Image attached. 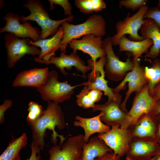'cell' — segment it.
<instances>
[{
    "instance_id": "cell-8",
    "label": "cell",
    "mask_w": 160,
    "mask_h": 160,
    "mask_svg": "<svg viewBox=\"0 0 160 160\" xmlns=\"http://www.w3.org/2000/svg\"><path fill=\"white\" fill-rule=\"evenodd\" d=\"M134 67L132 71L128 72L121 82L112 90L115 94L119 93L120 91L125 89L126 84H128V90L125 93V97L123 101L120 104V108L124 112L128 113L126 108L127 102L131 94L133 92L139 91L148 84V80L145 75V67L140 65V59H132Z\"/></svg>"
},
{
    "instance_id": "cell-9",
    "label": "cell",
    "mask_w": 160,
    "mask_h": 160,
    "mask_svg": "<svg viewBox=\"0 0 160 160\" xmlns=\"http://www.w3.org/2000/svg\"><path fill=\"white\" fill-rule=\"evenodd\" d=\"M106 61L105 57L100 58L98 61H94L91 58L87 61L88 66L92 68L91 72L87 76L88 80L81 84L90 88H95L103 91L104 95L108 97V100H113L121 104L122 96L119 93H114L112 88L108 85V81L105 78V72L104 69Z\"/></svg>"
},
{
    "instance_id": "cell-24",
    "label": "cell",
    "mask_w": 160,
    "mask_h": 160,
    "mask_svg": "<svg viewBox=\"0 0 160 160\" xmlns=\"http://www.w3.org/2000/svg\"><path fill=\"white\" fill-rule=\"evenodd\" d=\"M82 151L81 160H93L108 152H113L103 141L96 136L92 137L87 142H84Z\"/></svg>"
},
{
    "instance_id": "cell-10",
    "label": "cell",
    "mask_w": 160,
    "mask_h": 160,
    "mask_svg": "<svg viewBox=\"0 0 160 160\" xmlns=\"http://www.w3.org/2000/svg\"><path fill=\"white\" fill-rule=\"evenodd\" d=\"M2 20L6 23L4 27L0 28V33H10L19 38H30L33 42L40 39L41 31L39 28L32 26L29 21H25L21 23L18 15L7 12Z\"/></svg>"
},
{
    "instance_id": "cell-28",
    "label": "cell",
    "mask_w": 160,
    "mask_h": 160,
    "mask_svg": "<svg viewBox=\"0 0 160 160\" xmlns=\"http://www.w3.org/2000/svg\"><path fill=\"white\" fill-rule=\"evenodd\" d=\"M76 102L77 105L84 109L93 108L95 101L89 89L84 86L81 92L76 95Z\"/></svg>"
},
{
    "instance_id": "cell-22",
    "label": "cell",
    "mask_w": 160,
    "mask_h": 160,
    "mask_svg": "<svg viewBox=\"0 0 160 160\" xmlns=\"http://www.w3.org/2000/svg\"><path fill=\"white\" fill-rule=\"evenodd\" d=\"M140 34L143 39H150L153 42V45L145 57L154 59L157 58L160 54V30L154 21L150 19H145Z\"/></svg>"
},
{
    "instance_id": "cell-30",
    "label": "cell",
    "mask_w": 160,
    "mask_h": 160,
    "mask_svg": "<svg viewBox=\"0 0 160 160\" xmlns=\"http://www.w3.org/2000/svg\"><path fill=\"white\" fill-rule=\"evenodd\" d=\"M148 0H121L119 1V7H123L132 11L138 10L146 5Z\"/></svg>"
},
{
    "instance_id": "cell-43",
    "label": "cell",
    "mask_w": 160,
    "mask_h": 160,
    "mask_svg": "<svg viewBox=\"0 0 160 160\" xmlns=\"http://www.w3.org/2000/svg\"><path fill=\"white\" fill-rule=\"evenodd\" d=\"M158 155H160V151H159V153Z\"/></svg>"
},
{
    "instance_id": "cell-12",
    "label": "cell",
    "mask_w": 160,
    "mask_h": 160,
    "mask_svg": "<svg viewBox=\"0 0 160 160\" xmlns=\"http://www.w3.org/2000/svg\"><path fill=\"white\" fill-rule=\"evenodd\" d=\"M97 136L120 157L123 156L128 149L132 139L129 128H121L119 126L111 127L110 130Z\"/></svg>"
},
{
    "instance_id": "cell-29",
    "label": "cell",
    "mask_w": 160,
    "mask_h": 160,
    "mask_svg": "<svg viewBox=\"0 0 160 160\" xmlns=\"http://www.w3.org/2000/svg\"><path fill=\"white\" fill-rule=\"evenodd\" d=\"M27 122L34 121L40 117L43 114L44 110L41 105L34 101H30L28 104Z\"/></svg>"
},
{
    "instance_id": "cell-44",
    "label": "cell",
    "mask_w": 160,
    "mask_h": 160,
    "mask_svg": "<svg viewBox=\"0 0 160 160\" xmlns=\"http://www.w3.org/2000/svg\"><path fill=\"white\" fill-rule=\"evenodd\" d=\"M151 160V159H150V160Z\"/></svg>"
},
{
    "instance_id": "cell-42",
    "label": "cell",
    "mask_w": 160,
    "mask_h": 160,
    "mask_svg": "<svg viewBox=\"0 0 160 160\" xmlns=\"http://www.w3.org/2000/svg\"><path fill=\"white\" fill-rule=\"evenodd\" d=\"M126 160H131L126 157Z\"/></svg>"
},
{
    "instance_id": "cell-35",
    "label": "cell",
    "mask_w": 160,
    "mask_h": 160,
    "mask_svg": "<svg viewBox=\"0 0 160 160\" xmlns=\"http://www.w3.org/2000/svg\"><path fill=\"white\" fill-rule=\"evenodd\" d=\"M93 160H121V157L115 155L113 152H108L104 155L95 158Z\"/></svg>"
},
{
    "instance_id": "cell-13",
    "label": "cell",
    "mask_w": 160,
    "mask_h": 160,
    "mask_svg": "<svg viewBox=\"0 0 160 160\" xmlns=\"http://www.w3.org/2000/svg\"><path fill=\"white\" fill-rule=\"evenodd\" d=\"M120 104L111 100L103 104H95L93 111L102 112L100 117L101 121L108 126H119L121 128H128L129 126L127 113L120 108Z\"/></svg>"
},
{
    "instance_id": "cell-31",
    "label": "cell",
    "mask_w": 160,
    "mask_h": 160,
    "mask_svg": "<svg viewBox=\"0 0 160 160\" xmlns=\"http://www.w3.org/2000/svg\"><path fill=\"white\" fill-rule=\"evenodd\" d=\"M50 3L49 10H51L55 8L54 4L59 5L61 6L63 8L65 15L69 16L71 15L72 7L71 4L68 0H48Z\"/></svg>"
},
{
    "instance_id": "cell-39",
    "label": "cell",
    "mask_w": 160,
    "mask_h": 160,
    "mask_svg": "<svg viewBox=\"0 0 160 160\" xmlns=\"http://www.w3.org/2000/svg\"><path fill=\"white\" fill-rule=\"evenodd\" d=\"M151 160H160V155H157L151 159Z\"/></svg>"
},
{
    "instance_id": "cell-19",
    "label": "cell",
    "mask_w": 160,
    "mask_h": 160,
    "mask_svg": "<svg viewBox=\"0 0 160 160\" xmlns=\"http://www.w3.org/2000/svg\"><path fill=\"white\" fill-rule=\"evenodd\" d=\"M49 71L48 67L25 70L17 74L12 82V85L14 87L36 88L45 83Z\"/></svg>"
},
{
    "instance_id": "cell-37",
    "label": "cell",
    "mask_w": 160,
    "mask_h": 160,
    "mask_svg": "<svg viewBox=\"0 0 160 160\" xmlns=\"http://www.w3.org/2000/svg\"><path fill=\"white\" fill-rule=\"evenodd\" d=\"M152 97L155 101L160 100V82L155 88Z\"/></svg>"
},
{
    "instance_id": "cell-36",
    "label": "cell",
    "mask_w": 160,
    "mask_h": 160,
    "mask_svg": "<svg viewBox=\"0 0 160 160\" xmlns=\"http://www.w3.org/2000/svg\"><path fill=\"white\" fill-rule=\"evenodd\" d=\"M158 121L155 139L160 145V114L158 115Z\"/></svg>"
},
{
    "instance_id": "cell-14",
    "label": "cell",
    "mask_w": 160,
    "mask_h": 160,
    "mask_svg": "<svg viewBox=\"0 0 160 160\" xmlns=\"http://www.w3.org/2000/svg\"><path fill=\"white\" fill-rule=\"evenodd\" d=\"M34 60L39 63L45 65L53 64L64 75L68 74V73L65 71V68L70 70L72 69V67H74L77 71L81 72L82 74V76L86 79V73L92 70L90 67L85 65V62L81 58L77 53L73 52L69 55L61 52L59 56H52L49 60L47 61L41 60L38 57H34Z\"/></svg>"
},
{
    "instance_id": "cell-2",
    "label": "cell",
    "mask_w": 160,
    "mask_h": 160,
    "mask_svg": "<svg viewBox=\"0 0 160 160\" xmlns=\"http://www.w3.org/2000/svg\"><path fill=\"white\" fill-rule=\"evenodd\" d=\"M61 25L64 34L59 49L64 53L66 52V48L69 43L73 39L89 34L102 37L106 32L105 20L101 15L98 14L90 15L86 21L80 24L74 25L66 21Z\"/></svg>"
},
{
    "instance_id": "cell-33",
    "label": "cell",
    "mask_w": 160,
    "mask_h": 160,
    "mask_svg": "<svg viewBox=\"0 0 160 160\" xmlns=\"http://www.w3.org/2000/svg\"><path fill=\"white\" fill-rule=\"evenodd\" d=\"M13 105L12 101L8 99L5 100L0 105V124H3L4 122L5 112L7 109Z\"/></svg>"
},
{
    "instance_id": "cell-6",
    "label": "cell",
    "mask_w": 160,
    "mask_h": 160,
    "mask_svg": "<svg viewBox=\"0 0 160 160\" xmlns=\"http://www.w3.org/2000/svg\"><path fill=\"white\" fill-rule=\"evenodd\" d=\"M111 37L108 36L103 40V48L105 51L106 63L104 65L105 73L110 80H122L126 74L134 67L132 60L129 57L123 62L115 55L112 47Z\"/></svg>"
},
{
    "instance_id": "cell-4",
    "label": "cell",
    "mask_w": 160,
    "mask_h": 160,
    "mask_svg": "<svg viewBox=\"0 0 160 160\" xmlns=\"http://www.w3.org/2000/svg\"><path fill=\"white\" fill-rule=\"evenodd\" d=\"M58 73L55 70L49 71L45 83L36 88L42 99L52 101L58 104L69 100L74 93V89L80 84L72 86L67 81H59Z\"/></svg>"
},
{
    "instance_id": "cell-40",
    "label": "cell",
    "mask_w": 160,
    "mask_h": 160,
    "mask_svg": "<svg viewBox=\"0 0 160 160\" xmlns=\"http://www.w3.org/2000/svg\"><path fill=\"white\" fill-rule=\"evenodd\" d=\"M4 1L3 0H0V2H1L0 3V4H1V5L0 6V9H1L2 8V5L3 4V5L4 6Z\"/></svg>"
},
{
    "instance_id": "cell-17",
    "label": "cell",
    "mask_w": 160,
    "mask_h": 160,
    "mask_svg": "<svg viewBox=\"0 0 160 160\" xmlns=\"http://www.w3.org/2000/svg\"><path fill=\"white\" fill-rule=\"evenodd\" d=\"M155 102L149 92L147 84L136 93L132 107L127 113L129 126L142 115L151 112Z\"/></svg>"
},
{
    "instance_id": "cell-15",
    "label": "cell",
    "mask_w": 160,
    "mask_h": 160,
    "mask_svg": "<svg viewBox=\"0 0 160 160\" xmlns=\"http://www.w3.org/2000/svg\"><path fill=\"white\" fill-rule=\"evenodd\" d=\"M160 151V145L154 138H132L126 154L131 160H149Z\"/></svg>"
},
{
    "instance_id": "cell-25",
    "label": "cell",
    "mask_w": 160,
    "mask_h": 160,
    "mask_svg": "<svg viewBox=\"0 0 160 160\" xmlns=\"http://www.w3.org/2000/svg\"><path fill=\"white\" fill-rule=\"evenodd\" d=\"M28 144L26 134L23 133L19 137L14 138L0 156V160H20L19 155L21 149Z\"/></svg>"
},
{
    "instance_id": "cell-16",
    "label": "cell",
    "mask_w": 160,
    "mask_h": 160,
    "mask_svg": "<svg viewBox=\"0 0 160 160\" xmlns=\"http://www.w3.org/2000/svg\"><path fill=\"white\" fill-rule=\"evenodd\" d=\"M69 45L73 52L77 53V50H81L89 54L94 61L106 55L103 48L102 37L92 34L85 35L80 39H73Z\"/></svg>"
},
{
    "instance_id": "cell-27",
    "label": "cell",
    "mask_w": 160,
    "mask_h": 160,
    "mask_svg": "<svg viewBox=\"0 0 160 160\" xmlns=\"http://www.w3.org/2000/svg\"><path fill=\"white\" fill-rule=\"evenodd\" d=\"M74 4L80 12L86 14L101 11L106 7L103 0H75Z\"/></svg>"
},
{
    "instance_id": "cell-11",
    "label": "cell",
    "mask_w": 160,
    "mask_h": 160,
    "mask_svg": "<svg viewBox=\"0 0 160 160\" xmlns=\"http://www.w3.org/2000/svg\"><path fill=\"white\" fill-rule=\"evenodd\" d=\"M84 138V135L79 134L69 137L62 147L52 146L48 151L49 160H81Z\"/></svg>"
},
{
    "instance_id": "cell-21",
    "label": "cell",
    "mask_w": 160,
    "mask_h": 160,
    "mask_svg": "<svg viewBox=\"0 0 160 160\" xmlns=\"http://www.w3.org/2000/svg\"><path fill=\"white\" fill-rule=\"evenodd\" d=\"M63 34V28L61 26L59 28L57 33L51 38L40 39L36 42L31 40L29 44L37 47H40L41 53L38 57L43 60L48 61L52 57L55 56L56 51L60 49Z\"/></svg>"
},
{
    "instance_id": "cell-26",
    "label": "cell",
    "mask_w": 160,
    "mask_h": 160,
    "mask_svg": "<svg viewBox=\"0 0 160 160\" xmlns=\"http://www.w3.org/2000/svg\"><path fill=\"white\" fill-rule=\"evenodd\" d=\"M145 75L148 80L149 92L153 96L154 89L160 82V60L156 58L151 67H145Z\"/></svg>"
},
{
    "instance_id": "cell-23",
    "label": "cell",
    "mask_w": 160,
    "mask_h": 160,
    "mask_svg": "<svg viewBox=\"0 0 160 160\" xmlns=\"http://www.w3.org/2000/svg\"><path fill=\"white\" fill-rule=\"evenodd\" d=\"M153 45V42L150 39L134 41L124 36L121 38L118 45L119 52H130L133 57V59H136L141 57L144 53L147 54L149 51V48Z\"/></svg>"
},
{
    "instance_id": "cell-1",
    "label": "cell",
    "mask_w": 160,
    "mask_h": 160,
    "mask_svg": "<svg viewBox=\"0 0 160 160\" xmlns=\"http://www.w3.org/2000/svg\"><path fill=\"white\" fill-rule=\"evenodd\" d=\"M27 123L32 130V142L39 146L41 150L44 149L45 145L44 138L47 129L52 131L51 140L55 145H56L57 137L60 139V145L63 144L66 139L55 130L56 127L60 130L63 129L66 124L61 107L52 101L47 102L46 108L40 117L34 121Z\"/></svg>"
},
{
    "instance_id": "cell-20",
    "label": "cell",
    "mask_w": 160,
    "mask_h": 160,
    "mask_svg": "<svg viewBox=\"0 0 160 160\" xmlns=\"http://www.w3.org/2000/svg\"><path fill=\"white\" fill-rule=\"evenodd\" d=\"M102 114L101 111L99 115L90 118H84L78 115L75 116L76 120L73 124L75 127H80L83 129L84 142H87L90 137L94 133L102 134L110 130V127L103 123L101 120L100 117Z\"/></svg>"
},
{
    "instance_id": "cell-7",
    "label": "cell",
    "mask_w": 160,
    "mask_h": 160,
    "mask_svg": "<svg viewBox=\"0 0 160 160\" xmlns=\"http://www.w3.org/2000/svg\"><path fill=\"white\" fill-rule=\"evenodd\" d=\"M4 39L7 52V64L9 68H13L26 55L38 56L41 53V49L30 44L31 40L30 38L20 39L13 34L5 33Z\"/></svg>"
},
{
    "instance_id": "cell-3",
    "label": "cell",
    "mask_w": 160,
    "mask_h": 160,
    "mask_svg": "<svg viewBox=\"0 0 160 160\" xmlns=\"http://www.w3.org/2000/svg\"><path fill=\"white\" fill-rule=\"evenodd\" d=\"M24 8L28 9L30 14L26 16H20L23 23L29 20L36 22L41 28L40 39H45L52 36L57 32L60 26L63 23H68L73 20V16L71 15L60 20L51 19L49 15L39 0H28L23 5Z\"/></svg>"
},
{
    "instance_id": "cell-41",
    "label": "cell",
    "mask_w": 160,
    "mask_h": 160,
    "mask_svg": "<svg viewBox=\"0 0 160 160\" xmlns=\"http://www.w3.org/2000/svg\"><path fill=\"white\" fill-rule=\"evenodd\" d=\"M157 7L160 9V0L158 1Z\"/></svg>"
},
{
    "instance_id": "cell-5",
    "label": "cell",
    "mask_w": 160,
    "mask_h": 160,
    "mask_svg": "<svg viewBox=\"0 0 160 160\" xmlns=\"http://www.w3.org/2000/svg\"><path fill=\"white\" fill-rule=\"evenodd\" d=\"M148 8V5H145L132 15H130V13H127L123 20L116 23V33L111 37L113 46L118 45L121 37L127 34L129 35V39L131 41H139L143 39L138 32L144 23V16Z\"/></svg>"
},
{
    "instance_id": "cell-38",
    "label": "cell",
    "mask_w": 160,
    "mask_h": 160,
    "mask_svg": "<svg viewBox=\"0 0 160 160\" xmlns=\"http://www.w3.org/2000/svg\"><path fill=\"white\" fill-rule=\"evenodd\" d=\"M151 112L154 115H158L160 114V100L155 102Z\"/></svg>"
},
{
    "instance_id": "cell-34",
    "label": "cell",
    "mask_w": 160,
    "mask_h": 160,
    "mask_svg": "<svg viewBox=\"0 0 160 160\" xmlns=\"http://www.w3.org/2000/svg\"><path fill=\"white\" fill-rule=\"evenodd\" d=\"M30 146L31 149V155L26 160H40L41 157L40 154V147L32 142Z\"/></svg>"
},
{
    "instance_id": "cell-32",
    "label": "cell",
    "mask_w": 160,
    "mask_h": 160,
    "mask_svg": "<svg viewBox=\"0 0 160 160\" xmlns=\"http://www.w3.org/2000/svg\"><path fill=\"white\" fill-rule=\"evenodd\" d=\"M147 18L154 20L160 30V9L158 7L148 8L144 16V19Z\"/></svg>"
},
{
    "instance_id": "cell-18",
    "label": "cell",
    "mask_w": 160,
    "mask_h": 160,
    "mask_svg": "<svg viewBox=\"0 0 160 160\" xmlns=\"http://www.w3.org/2000/svg\"><path fill=\"white\" fill-rule=\"evenodd\" d=\"M158 121V115L151 112L141 116L128 127L132 138H155Z\"/></svg>"
}]
</instances>
